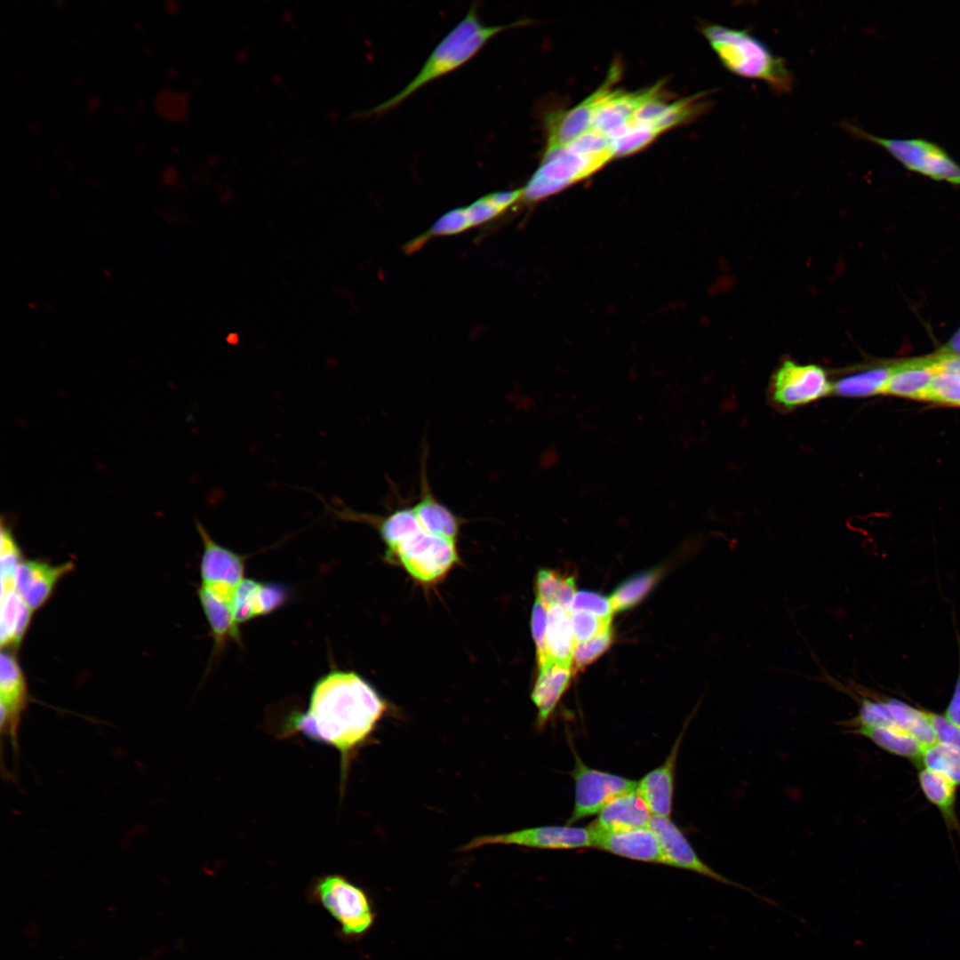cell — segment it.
<instances>
[{
	"label": "cell",
	"mask_w": 960,
	"mask_h": 960,
	"mask_svg": "<svg viewBox=\"0 0 960 960\" xmlns=\"http://www.w3.org/2000/svg\"><path fill=\"white\" fill-rule=\"evenodd\" d=\"M934 730L938 742L951 746L960 751V729L944 715L925 710Z\"/></svg>",
	"instance_id": "obj_39"
},
{
	"label": "cell",
	"mask_w": 960,
	"mask_h": 960,
	"mask_svg": "<svg viewBox=\"0 0 960 960\" xmlns=\"http://www.w3.org/2000/svg\"><path fill=\"white\" fill-rule=\"evenodd\" d=\"M944 716L960 729V659L959 668L952 697L945 710Z\"/></svg>",
	"instance_id": "obj_40"
},
{
	"label": "cell",
	"mask_w": 960,
	"mask_h": 960,
	"mask_svg": "<svg viewBox=\"0 0 960 960\" xmlns=\"http://www.w3.org/2000/svg\"><path fill=\"white\" fill-rule=\"evenodd\" d=\"M917 779L924 796L938 808L947 827L959 832L960 824L956 814V786L924 767L918 772Z\"/></svg>",
	"instance_id": "obj_21"
},
{
	"label": "cell",
	"mask_w": 960,
	"mask_h": 960,
	"mask_svg": "<svg viewBox=\"0 0 960 960\" xmlns=\"http://www.w3.org/2000/svg\"><path fill=\"white\" fill-rule=\"evenodd\" d=\"M22 561L21 551L13 533L3 521L0 533L1 591L15 588V575Z\"/></svg>",
	"instance_id": "obj_31"
},
{
	"label": "cell",
	"mask_w": 960,
	"mask_h": 960,
	"mask_svg": "<svg viewBox=\"0 0 960 960\" xmlns=\"http://www.w3.org/2000/svg\"><path fill=\"white\" fill-rule=\"evenodd\" d=\"M920 763L954 785H960V751L951 746L936 742L924 748Z\"/></svg>",
	"instance_id": "obj_29"
},
{
	"label": "cell",
	"mask_w": 960,
	"mask_h": 960,
	"mask_svg": "<svg viewBox=\"0 0 960 960\" xmlns=\"http://www.w3.org/2000/svg\"><path fill=\"white\" fill-rule=\"evenodd\" d=\"M832 382L820 366L788 360L772 377L771 396L777 405L789 410L823 398L832 393Z\"/></svg>",
	"instance_id": "obj_9"
},
{
	"label": "cell",
	"mask_w": 960,
	"mask_h": 960,
	"mask_svg": "<svg viewBox=\"0 0 960 960\" xmlns=\"http://www.w3.org/2000/svg\"><path fill=\"white\" fill-rule=\"evenodd\" d=\"M260 583L252 579H244L236 588L231 601V607L237 624L258 617L257 595Z\"/></svg>",
	"instance_id": "obj_32"
},
{
	"label": "cell",
	"mask_w": 960,
	"mask_h": 960,
	"mask_svg": "<svg viewBox=\"0 0 960 960\" xmlns=\"http://www.w3.org/2000/svg\"><path fill=\"white\" fill-rule=\"evenodd\" d=\"M924 400L960 406V375L936 374Z\"/></svg>",
	"instance_id": "obj_34"
},
{
	"label": "cell",
	"mask_w": 960,
	"mask_h": 960,
	"mask_svg": "<svg viewBox=\"0 0 960 960\" xmlns=\"http://www.w3.org/2000/svg\"><path fill=\"white\" fill-rule=\"evenodd\" d=\"M196 527L203 543L201 587L231 603L236 588L244 579V558L217 543L198 520Z\"/></svg>",
	"instance_id": "obj_10"
},
{
	"label": "cell",
	"mask_w": 960,
	"mask_h": 960,
	"mask_svg": "<svg viewBox=\"0 0 960 960\" xmlns=\"http://www.w3.org/2000/svg\"><path fill=\"white\" fill-rule=\"evenodd\" d=\"M288 597V591L280 583H260L257 596L258 616L266 615L280 608Z\"/></svg>",
	"instance_id": "obj_38"
},
{
	"label": "cell",
	"mask_w": 960,
	"mask_h": 960,
	"mask_svg": "<svg viewBox=\"0 0 960 960\" xmlns=\"http://www.w3.org/2000/svg\"><path fill=\"white\" fill-rule=\"evenodd\" d=\"M490 844L519 845L537 849H580L592 847L588 828L543 826L505 834L485 835L473 838L460 848L471 851Z\"/></svg>",
	"instance_id": "obj_11"
},
{
	"label": "cell",
	"mask_w": 960,
	"mask_h": 960,
	"mask_svg": "<svg viewBox=\"0 0 960 960\" xmlns=\"http://www.w3.org/2000/svg\"><path fill=\"white\" fill-rule=\"evenodd\" d=\"M29 700L24 674L15 659L2 652L0 659L1 734L9 738L12 748L18 749L19 732L23 713Z\"/></svg>",
	"instance_id": "obj_12"
},
{
	"label": "cell",
	"mask_w": 960,
	"mask_h": 960,
	"mask_svg": "<svg viewBox=\"0 0 960 960\" xmlns=\"http://www.w3.org/2000/svg\"><path fill=\"white\" fill-rule=\"evenodd\" d=\"M535 589L537 598L547 608L557 604L568 611L576 594L573 577L563 576L550 570L539 571Z\"/></svg>",
	"instance_id": "obj_27"
},
{
	"label": "cell",
	"mask_w": 960,
	"mask_h": 960,
	"mask_svg": "<svg viewBox=\"0 0 960 960\" xmlns=\"http://www.w3.org/2000/svg\"><path fill=\"white\" fill-rule=\"evenodd\" d=\"M547 625L548 608L537 598L532 612L531 628L536 647V657L539 666L550 660L548 655L546 644Z\"/></svg>",
	"instance_id": "obj_37"
},
{
	"label": "cell",
	"mask_w": 960,
	"mask_h": 960,
	"mask_svg": "<svg viewBox=\"0 0 960 960\" xmlns=\"http://www.w3.org/2000/svg\"><path fill=\"white\" fill-rule=\"evenodd\" d=\"M570 775L575 783V802L567 825L597 814L614 798L636 790L637 781L586 765L578 755Z\"/></svg>",
	"instance_id": "obj_8"
},
{
	"label": "cell",
	"mask_w": 960,
	"mask_h": 960,
	"mask_svg": "<svg viewBox=\"0 0 960 960\" xmlns=\"http://www.w3.org/2000/svg\"><path fill=\"white\" fill-rule=\"evenodd\" d=\"M647 827L654 833L659 841L664 858V865L692 871L724 885L741 890L770 906L781 909L779 903L773 900L756 892L754 889L743 884L730 879L705 863L694 851L681 829L669 817L652 815Z\"/></svg>",
	"instance_id": "obj_7"
},
{
	"label": "cell",
	"mask_w": 960,
	"mask_h": 960,
	"mask_svg": "<svg viewBox=\"0 0 960 960\" xmlns=\"http://www.w3.org/2000/svg\"><path fill=\"white\" fill-rule=\"evenodd\" d=\"M388 552L396 555L406 571L422 582L440 579L458 557L454 540L428 533L422 527Z\"/></svg>",
	"instance_id": "obj_6"
},
{
	"label": "cell",
	"mask_w": 960,
	"mask_h": 960,
	"mask_svg": "<svg viewBox=\"0 0 960 960\" xmlns=\"http://www.w3.org/2000/svg\"><path fill=\"white\" fill-rule=\"evenodd\" d=\"M421 528L412 508H399L380 520L378 529L388 549Z\"/></svg>",
	"instance_id": "obj_30"
},
{
	"label": "cell",
	"mask_w": 960,
	"mask_h": 960,
	"mask_svg": "<svg viewBox=\"0 0 960 960\" xmlns=\"http://www.w3.org/2000/svg\"><path fill=\"white\" fill-rule=\"evenodd\" d=\"M891 366L875 367L845 375L833 384L832 393L841 397L862 398L883 394Z\"/></svg>",
	"instance_id": "obj_26"
},
{
	"label": "cell",
	"mask_w": 960,
	"mask_h": 960,
	"mask_svg": "<svg viewBox=\"0 0 960 960\" xmlns=\"http://www.w3.org/2000/svg\"><path fill=\"white\" fill-rule=\"evenodd\" d=\"M32 611L15 591L1 592V646H19L31 619Z\"/></svg>",
	"instance_id": "obj_24"
},
{
	"label": "cell",
	"mask_w": 960,
	"mask_h": 960,
	"mask_svg": "<svg viewBox=\"0 0 960 960\" xmlns=\"http://www.w3.org/2000/svg\"><path fill=\"white\" fill-rule=\"evenodd\" d=\"M570 620L575 644L596 637L611 628V620L583 611L570 612Z\"/></svg>",
	"instance_id": "obj_35"
},
{
	"label": "cell",
	"mask_w": 960,
	"mask_h": 960,
	"mask_svg": "<svg viewBox=\"0 0 960 960\" xmlns=\"http://www.w3.org/2000/svg\"><path fill=\"white\" fill-rule=\"evenodd\" d=\"M652 812L636 791L621 795L608 803L592 826L603 831H620L647 827Z\"/></svg>",
	"instance_id": "obj_18"
},
{
	"label": "cell",
	"mask_w": 960,
	"mask_h": 960,
	"mask_svg": "<svg viewBox=\"0 0 960 960\" xmlns=\"http://www.w3.org/2000/svg\"><path fill=\"white\" fill-rule=\"evenodd\" d=\"M539 670L531 698L538 708L537 725L540 729L545 726L567 689L573 672L571 666L552 660L539 666Z\"/></svg>",
	"instance_id": "obj_17"
},
{
	"label": "cell",
	"mask_w": 960,
	"mask_h": 960,
	"mask_svg": "<svg viewBox=\"0 0 960 960\" xmlns=\"http://www.w3.org/2000/svg\"><path fill=\"white\" fill-rule=\"evenodd\" d=\"M684 732L679 734L664 763L637 781L636 792L652 815L669 817L672 811L676 759Z\"/></svg>",
	"instance_id": "obj_15"
},
{
	"label": "cell",
	"mask_w": 960,
	"mask_h": 960,
	"mask_svg": "<svg viewBox=\"0 0 960 960\" xmlns=\"http://www.w3.org/2000/svg\"><path fill=\"white\" fill-rule=\"evenodd\" d=\"M546 644L550 660L572 667L575 640L570 612L557 604L548 607Z\"/></svg>",
	"instance_id": "obj_20"
},
{
	"label": "cell",
	"mask_w": 960,
	"mask_h": 960,
	"mask_svg": "<svg viewBox=\"0 0 960 960\" xmlns=\"http://www.w3.org/2000/svg\"><path fill=\"white\" fill-rule=\"evenodd\" d=\"M612 628L589 640L575 644L572 655V672L581 670L599 658L611 645Z\"/></svg>",
	"instance_id": "obj_33"
},
{
	"label": "cell",
	"mask_w": 960,
	"mask_h": 960,
	"mask_svg": "<svg viewBox=\"0 0 960 960\" xmlns=\"http://www.w3.org/2000/svg\"><path fill=\"white\" fill-rule=\"evenodd\" d=\"M421 495L412 507L424 531L428 533L454 540L459 532V521L455 515L432 494L425 476L421 480Z\"/></svg>",
	"instance_id": "obj_19"
},
{
	"label": "cell",
	"mask_w": 960,
	"mask_h": 960,
	"mask_svg": "<svg viewBox=\"0 0 960 960\" xmlns=\"http://www.w3.org/2000/svg\"><path fill=\"white\" fill-rule=\"evenodd\" d=\"M883 699L896 726L910 734L924 748L937 742L925 710L918 709L899 699L888 696Z\"/></svg>",
	"instance_id": "obj_25"
},
{
	"label": "cell",
	"mask_w": 960,
	"mask_h": 960,
	"mask_svg": "<svg viewBox=\"0 0 960 960\" xmlns=\"http://www.w3.org/2000/svg\"><path fill=\"white\" fill-rule=\"evenodd\" d=\"M583 611L612 620L614 612L610 598L593 591L581 590L575 594L569 612Z\"/></svg>",
	"instance_id": "obj_36"
},
{
	"label": "cell",
	"mask_w": 960,
	"mask_h": 960,
	"mask_svg": "<svg viewBox=\"0 0 960 960\" xmlns=\"http://www.w3.org/2000/svg\"><path fill=\"white\" fill-rule=\"evenodd\" d=\"M73 568L72 563L52 565L41 561L23 560L15 575V591L34 612L48 601L57 583Z\"/></svg>",
	"instance_id": "obj_14"
},
{
	"label": "cell",
	"mask_w": 960,
	"mask_h": 960,
	"mask_svg": "<svg viewBox=\"0 0 960 960\" xmlns=\"http://www.w3.org/2000/svg\"><path fill=\"white\" fill-rule=\"evenodd\" d=\"M198 597L205 618L210 626L215 647L220 648L228 639L239 637L238 624L236 622L231 603L200 587Z\"/></svg>",
	"instance_id": "obj_23"
},
{
	"label": "cell",
	"mask_w": 960,
	"mask_h": 960,
	"mask_svg": "<svg viewBox=\"0 0 960 960\" xmlns=\"http://www.w3.org/2000/svg\"><path fill=\"white\" fill-rule=\"evenodd\" d=\"M588 828L592 847L634 860L664 865L659 841L648 827L612 832L592 825Z\"/></svg>",
	"instance_id": "obj_13"
},
{
	"label": "cell",
	"mask_w": 960,
	"mask_h": 960,
	"mask_svg": "<svg viewBox=\"0 0 960 960\" xmlns=\"http://www.w3.org/2000/svg\"><path fill=\"white\" fill-rule=\"evenodd\" d=\"M227 340H228V342H229L231 344L237 343L238 342V335H237V333H229L228 336L227 337Z\"/></svg>",
	"instance_id": "obj_42"
},
{
	"label": "cell",
	"mask_w": 960,
	"mask_h": 960,
	"mask_svg": "<svg viewBox=\"0 0 960 960\" xmlns=\"http://www.w3.org/2000/svg\"><path fill=\"white\" fill-rule=\"evenodd\" d=\"M386 710L385 700L363 677L333 670L315 684L308 708L290 719L288 732L335 748L344 784L351 761L371 739Z\"/></svg>",
	"instance_id": "obj_1"
},
{
	"label": "cell",
	"mask_w": 960,
	"mask_h": 960,
	"mask_svg": "<svg viewBox=\"0 0 960 960\" xmlns=\"http://www.w3.org/2000/svg\"><path fill=\"white\" fill-rule=\"evenodd\" d=\"M702 33L727 71L762 81L775 92L792 90L794 77L784 60L748 29L710 24L702 28Z\"/></svg>",
	"instance_id": "obj_3"
},
{
	"label": "cell",
	"mask_w": 960,
	"mask_h": 960,
	"mask_svg": "<svg viewBox=\"0 0 960 960\" xmlns=\"http://www.w3.org/2000/svg\"><path fill=\"white\" fill-rule=\"evenodd\" d=\"M846 126L852 134L882 147L908 170L960 185V164L939 144L919 138H882L852 124Z\"/></svg>",
	"instance_id": "obj_4"
},
{
	"label": "cell",
	"mask_w": 960,
	"mask_h": 960,
	"mask_svg": "<svg viewBox=\"0 0 960 960\" xmlns=\"http://www.w3.org/2000/svg\"><path fill=\"white\" fill-rule=\"evenodd\" d=\"M660 576L661 570L655 568L641 572L620 583L610 597L614 612H622L637 604Z\"/></svg>",
	"instance_id": "obj_28"
},
{
	"label": "cell",
	"mask_w": 960,
	"mask_h": 960,
	"mask_svg": "<svg viewBox=\"0 0 960 960\" xmlns=\"http://www.w3.org/2000/svg\"><path fill=\"white\" fill-rule=\"evenodd\" d=\"M938 352L960 356V328Z\"/></svg>",
	"instance_id": "obj_41"
},
{
	"label": "cell",
	"mask_w": 960,
	"mask_h": 960,
	"mask_svg": "<svg viewBox=\"0 0 960 960\" xmlns=\"http://www.w3.org/2000/svg\"><path fill=\"white\" fill-rule=\"evenodd\" d=\"M850 733L867 738L890 754L916 762L920 761L924 749L917 740L895 725L860 728Z\"/></svg>",
	"instance_id": "obj_22"
},
{
	"label": "cell",
	"mask_w": 960,
	"mask_h": 960,
	"mask_svg": "<svg viewBox=\"0 0 960 960\" xmlns=\"http://www.w3.org/2000/svg\"><path fill=\"white\" fill-rule=\"evenodd\" d=\"M935 375L932 356L893 364L883 394L924 400Z\"/></svg>",
	"instance_id": "obj_16"
},
{
	"label": "cell",
	"mask_w": 960,
	"mask_h": 960,
	"mask_svg": "<svg viewBox=\"0 0 960 960\" xmlns=\"http://www.w3.org/2000/svg\"><path fill=\"white\" fill-rule=\"evenodd\" d=\"M522 21L508 24L486 25L479 17L478 6L473 4L456 26L436 45L416 76L391 98L376 106L371 113L389 111L417 91L430 83L457 70L498 34L520 26Z\"/></svg>",
	"instance_id": "obj_2"
},
{
	"label": "cell",
	"mask_w": 960,
	"mask_h": 960,
	"mask_svg": "<svg viewBox=\"0 0 960 960\" xmlns=\"http://www.w3.org/2000/svg\"><path fill=\"white\" fill-rule=\"evenodd\" d=\"M312 896L348 937L364 934L373 924L375 914L366 892L340 875L319 877L313 884Z\"/></svg>",
	"instance_id": "obj_5"
}]
</instances>
